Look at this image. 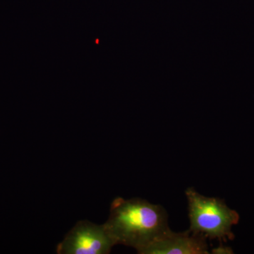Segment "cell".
Returning a JSON list of instances; mask_svg holds the SVG:
<instances>
[{
    "instance_id": "cell-1",
    "label": "cell",
    "mask_w": 254,
    "mask_h": 254,
    "mask_svg": "<svg viewBox=\"0 0 254 254\" xmlns=\"http://www.w3.org/2000/svg\"><path fill=\"white\" fill-rule=\"evenodd\" d=\"M163 206L141 198L118 197L110 205L104 227L114 245L133 247L139 254L145 247L170 230Z\"/></svg>"
},
{
    "instance_id": "cell-2",
    "label": "cell",
    "mask_w": 254,
    "mask_h": 254,
    "mask_svg": "<svg viewBox=\"0 0 254 254\" xmlns=\"http://www.w3.org/2000/svg\"><path fill=\"white\" fill-rule=\"evenodd\" d=\"M185 193L192 233L220 243L235 239L232 228L240 221L236 210L229 208L224 200L204 196L193 188L187 189Z\"/></svg>"
},
{
    "instance_id": "cell-3",
    "label": "cell",
    "mask_w": 254,
    "mask_h": 254,
    "mask_svg": "<svg viewBox=\"0 0 254 254\" xmlns=\"http://www.w3.org/2000/svg\"><path fill=\"white\" fill-rule=\"evenodd\" d=\"M105 230L88 220L78 222L57 247L59 254H108L114 247Z\"/></svg>"
},
{
    "instance_id": "cell-4",
    "label": "cell",
    "mask_w": 254,
    "mask_h": 254,
    "mask_svg": "<svg viewBox=\"0 0 254 254\" xmlns=\"http://www.w3.org/2000/svg\"><path fill=\"white\" fill-rule=\"evenodd\" d=\"M206 239L190 230L174 232L171 230L153 241L141 254H208Z\"/></svg>"
},
{
    "instance_id": "cell-5",
    "label": "cell",
    "mask_w": 254,
    "mask_h": 254,
    "mask_svg": "<svg viewBox=\"0 0 254 254\" xmlns=\"http://www.w3.org/2000/svg\"><path fill=\"white\" fill-rule=\"evenodd\" d=\"M212 253L213 254H232V250L230 247H225V246L222 245V243H220V246L218 248L214 249L212 250Z\"/></svg>"
}]
</instances>
